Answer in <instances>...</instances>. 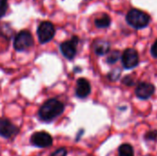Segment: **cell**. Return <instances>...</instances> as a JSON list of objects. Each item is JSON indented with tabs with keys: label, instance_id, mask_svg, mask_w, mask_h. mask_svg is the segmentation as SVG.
<instances>
[{
	"label": "cell",
	"instance_id": "cell-11",
	"mask_svg": "<svg viewBox=\"0 0 157 156\" xmlns=\"http://www.w3.org/2000/svg\"><path fill=\"white\" fill-rule=\"evenodd\" d=\"M94 51L97 55H104L109 51V43L104 40H98L94 43Z\"/></svg>",
	"mask_w": 157,
	"mask_h": 156
},
{
	"label": "cell",
	"instance_id": "cell-14",
	"mask_svg": "<svg viewBox=\"0 0 157 156\" xmlns=\"http://www.w3.org/2000/svg\"><path fill=\"white\" fill-rule=\"evenodd\" d=\"M108 56H107V63L109 64H113L116 63L121 57V54L119 51H113L110 52H108Z\"/></svg>",
	"mask_w": 157,
	"mask_h": 156
},
{
	"label": "cell",
	"instance_id": "cell-18",
	"mask_svg": "<svg viewBox=\"0 0 157 156\" xmlns=\"http://www.w3.org/2000/svg\"><path fill=\"white\" fill-rule=\"evenodd\" d=\"M122 83L125 84L126 86H132V85L134 84V80H133L131 76H126V77L123 78Z\"/></svg>",
	"mask_w": 157,
	"mask_h": 156
},
{
	"label": "cell",
	"instance_id": "cell-16",
	"mask_svg": "<svg viewBox=\"0 0 157 156\" xmlns=\"http://www.w3.org/2000/svg\"><path fill=\"white\" fill-rule=\"evenodd\" d=\"M67 155V149L65 147H61L55 150L50 156H66Z\"/></svg>",
	"mask_w": 157,
	"mask_h": 156
},
{
	"label": "cell",
	"instance_id": "cell-3",
	"mask_svg": "<svg viewBox=\"0 0 157 156\" xmlns=\"http://www.w3.org/2000/svg\"><path fill=\"white\" fill-rule=\"evenodd\" d=\"M34 44L32 34L29 30H21L14 40V49L17 51H24L31 48Z\"/></svg>",
	"mask_w": 157,
	"mask_h": 156
},
{
	"label": "cell",
	"instance_id": "cell-1",
	"mask_svg": "<svg viewBox=\"0 0 157 156\" xmlns=\"http://www.w3.org/2000/svg\"><path fill=\"white\" fill-rule=\"evenodd\" d=\"M64 111V104L57 98L46 100L38 111V118L40 121L51 123L59 118Z\"/></svg>",
	"mask_w": 157,
	"mask_h": 156
},
{
	"label": "cell",
	"instance_id": "cell-7",
	"mask_svg": "<svg viewBox=\"0 0 157 156\" xmlns=\"http://www.w3.org/2000/svg\"><path fill=\"white\" fill-rule=\"evenodd\" d=\"M79 42V39L76 36L72 37L70 40L63 41L60 45V51L62 54L67 58L68 60H73L77 52V45Z\"/></svg>",
	"mask_w": 157,
	"mask_h": 156
},
{
	"label": "cell",
	"instance_id": "cell-12",
	"mask_svg": "<svg viewBox=\"0 0 157 156\" xmlns=\"http://www.w3.org/2000/svg\"><path fill=\"white\" fill-rule=\"evenodd\" d=\"M111 19L109 15L107 14H102L100 17H98L95 19V25L98 29H106L110 25Z\"/></svg>",
	"mask_w": 157,
	"mask_h": 156
},
{
	"label": "cell",
	"instance_id": "cell-2",
	"mask_svg": "<svg viewBox=\"0 0 157 156\" xmlns=\"http://www.w3.org/2000/svg\"><path fill=\"white\" fill-rule=\"evenodd\" d=\"M126 20L128 24L134 29H144L148 26L150 22V17L146 12L133 8L127 13Z\"/></svg>",
	"mask_w": 157,
	"mask_h": 156
},
{
	"label": "cell",
	"instance_id": "cell-10",
	"mask_svg": "<svg viewBox=\"0 0 157 156\" xmlns=\"http://www.w3.org/2000/svg\"><path fill=\"white\" fill-rule=\"evenodd\" d=\"M91 93V86L90 83L86 78H79L76 82L75 88V96L78 98H86Z\"/></svg>",
	"mask_w": 157,
	"mask_h": 156
},
{
	"label": "cell",
	"instance_id": "cell-4",
	"mask_svg": "<svg viewBox=\"0 0 157 156\" xmlns=\"http://www.w3.org/2000/svg\"><path fill=\"white\" fill-rule=\"evenodd\" d=\"M29 143L37 148H49L53 143V138L46 131H36L30 136Z\"/></svg>",
	"mask_w": 157,
	"mask_h": 156
},
{
	"label": "cell",
	"instance_id": "cell-6",
	"mask_svg": "<svg viewBox=\"0 0 157 156\" xmlns=\"http://www.w3.org/2000/svg\"><path fill=\"white\" fill-rule=\"evenodd\" d=\"M37 35L40 43H47L51 41L55 35V28L50 21L41 22L37 29Z\"/></svg>",
	"mask_w": 157,
	"mask_h": 156
},
{
	"label": "cell",
	"instance_id": "cell-5",
	"mask_svg": "<svg viewBox=\"0 0 157 156\" xmlns=\"http://www.w3.org/2000/svg\"><path fill=\"white\" fill-rule=\"evenodd\" d=\"M19 128L6 118H0V137L11 140L19 133Z\"/></svg>",
	"mask_w": 157,
	"mask_h": 156
},
{
	"label": "cell",
	"instance_id": "cell-9",
	"mask_svg": "<svg viewBox=\"0 0 157 156\" xmlns=\"http://www.w3.org/2000/svg\"><path fill=\"white\" fill-rule=\"evenodd\" d=\"M155 87L153 84L148 82H142L138 84L135 89V95L140 99H148L155 93Z\"/></svg>",
	"mask_w": 157,
	"mask_h": 156
},
{
	"label": "cell",
	"instance_id": "cell-8",
	"mask_svg": "<svg viewBox=\"0 0 157 156\" xmlns=\"http://www.w3.org/2000/svg\"><path fill=\"white\" fill-rule=\"evenodd\" d=\"M121 58L122 65L126 69H132L139 63V54L136 50L132 48L125 50Z\"/></svg>",
	"mask_w": 157,
	"mask_h": 156
},
{
	"label": "cell",
	"instance_id": "cell-13",
	"mask_svg": "<svg viewBox=\"0 0 157 156\" xmlns=\"http://www.w3.org/2000/svg\"><path fill=\"white\" fill-rule=\"evenodd\" d=\"M119 156H134V151L131 144L124 143L119 148Z\"/></svg>",
	"mask_w": 157,
	"mask_h": 156
},
{
	"label": "cell",
	"instance_id": "cell-17",
	"mask_svg": "<svg viewBox=\"0 0 157 156\" xmlns=\"http://www.w3.org/2000/svg\"><path fill=\"white\" fill-rule=\"evenodd\" d=\"M144 139H145L146 141H156L157 131H148V132L145 134Z\"/></svg>",
	"mask_w": 157,
	"mask_h": 156
},
{
	"label": "cell",
	"instance_id": "cell-15",
	"mask_svg": "<svg viewBox=\"0 0 157 156\" xmlns=\"http://www.w3.org/2000/svg\"><path fill=\"white\" fill-rule=\"evenodd\" d=\"M7 10V0H0V18L3 17Z\"/></svg>",
	"mask_w": 157,
	"mask_h": 156
},
{
	"label": "cell",
	"instance_id": "cell-19",
	"mask_svg": "<svg viewBox=\"0 0 157 156\" xmlns=\"http://www.w3.org/2000/svg\"><path fill=\"white\" fill-rule=\"evenodd\" d=\"M151 53L155 58H157V40L155 41V43L153 44L151 48Z\"/></svg>",
	"mask_w": 157,
	"mask_h": 156
}]
</instances>
